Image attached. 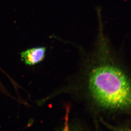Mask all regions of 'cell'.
Here are the masks:
<instances>
[{
  "mask_svg": "<svg viewBox=\"0 0 131 131\" xmlns=\"http://www.w3.org/2000/svg\"><path fill=\"white\" fill-rule=\"evenodd\" d=\"M89 88L94 99L102 106L124 109L131 104V86L125 74L118 68L104 66L90 73Z\"/></svg>",
  "mask_w": 131,
  "mask_h": 131,
  "instance_id": "obj_1",
  "label": "cell"
},
{
  "mask_svg": "<svg viewBox=\"0 0 131 131\" xmlns=\"http://www.w3.org/2000/svg\"><path fill=\"white\" fill-rule=\"evenodd\" d=\"M46 48L38 47L30 48L20 53L21 60L29 66H34L43 60L46 54Z\"/></svg>",
  "mask_w": 131,
  "mask_h": 131,
  "instance_id": "obj_2",
  "label": "cell"
}]
</instances>
